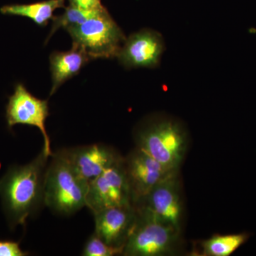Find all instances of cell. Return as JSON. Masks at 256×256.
Here are the masks:
<instances>
[{
    "instance_id": "6da1fadb",
    "label": "cell",
    "mask_w": 256,
    "mask_h": 256,
    "mask_svg": "<svg viewBox=\"0 0 256 256\" xmlns=\"http://www.w3.org/2000/svg\"><path fill=\"white\" fill-rule=\"evenodd\" d=\"M48 159L42 149L28 164L10 166L0 180V197L12 230L18 225L25 226L28 217L44 202Z\"/></svg>"
},
{
    "instance_id": "7a4b0ae2",
    "label": "cell",
    "mask_w": 256,
    "mask_h": 256,
    "mask_svg": "<svg viewBox=\"0 0 256 256\" xmlns=\"http://www.w3.org/2000/svg\"><path fill=\"white\" fill-rule=\"evenodd\" d=\"M47 165L44 203L62 215H72L86 206L89 183L78 174L65 149L53 153Z\"/></svg>"
},
{
    "instance_id": "3957f363",
    "label": "cell",
    "mask_w": 256,
    "mask_h": 256,
    "mask_svg": "<svg viewBox=\"0 0 256 256\" xmlns=\"http://www.w3.org/2000/svg\"><path fill=\"white\" fill-rule=\"evenodd\" d=\"M66 30L73 44L82 48L90 60L117 56L126 40L105 8L85 22Z\"/></svg>"
},
{
    "instance_id": "277c9868",
    "label": "cell",
    "mask_w": 256,
    "mask_h": 256,
    "mask_svg": "<svg viewBox=\"0 0 256 256\" xmlns=\"http://www.w3.org/2000/svg\"><path fill=\"white\" fill-rule=\"evenodd\" d=\"M136 142V148L172 172H178L188 146L186 133L171 120L158 121L140 130Z\"/></svg>"
},
{
    "instance_id": "5b68a950",
    "label": "cell",
    "mask_w": 256,
    "mask_h": 256,
    "mask_svg": "<svg viewBox=\"0 0 256 256\" xmlns=\"http://www.w3.org/2000/svg\"><path fill=\"white\" fill-rule=\"evenodd\" d=\"M137 220L124 245V256H161L171 254L178 232L148 210L136 208Z\"/></svg>"
},
{
    "instance_id": "8992f818",
    "label": "cell",
    "mask_w": 256,
    "mask_h": 256,
    "mask_svg": "<svg viewBox=\"0 0 256 256\" xmlns=\"http://www.w3.org/2000/svg\"><path fill=\"white\" fill-rule=\"evenodd\" d=\"M129 205L132 204L124 159L89 182L86 207L94 214L110 207Z\"/></svg>"
},
{
    "instance_id": "52a82bcc",
    "label": "cell",
    "mask_w": 256,
    "mask_h": 256,
    "mask_svg": "<svg viewBox=\"0 0 256 256\" xmlns=\"http://www.w3.org/2000/svg\"><path fill=\"white\" fill-rule=\"evenodd\" d=\"M50 116L48 100L32 95L22 84L15 86L14 94L9 98L6 106L8 126L12 129L16 124L34 126L41 131L44 138L43 150L48 158L52 156L50 136L46 131V120Z\"/></svg>"
},
{
    "instance_id": "ba28073f",
    "label": "cell",
    "mask_w": 256,
    "mask_h": 256,
    "mask_svg": "<svg viewBox=\"0 0 256 256\" xmlns=\"http://www.w3.org/2000/svg\"><path fill=\"white\" fill-rule=\"evenodd\" d=\"M124 166L134 207L144 201L158 184L172 173L178 172L170 171L138 148L124 159Z\"/></svg>"
},
{
    "instance_id": "9c48e42d",
    "label": "cell",
    "mask_w": 256,
    "mask_h": 256,
    "mask_svg": "<svg viewBox=\"0 0 256 256\" xmlns=\"http://www.w3.org/2000/svg\"><path fill=\"white\" fill-rule=\"evenodd\" d=\"M164 42L158 32L142 30L126 38L116 58L126 68H154L164 52Z\"/></svg>"
},
{
    "instance_id": "30bf717a",
    "label": "cell",
    "mask_w": 256,
    "mask_h": 256,
    "mask_svg": "<svg viewBox=\"0 0 256 256\" xmlns=\"http://www.w3.org/2000/svg\"><path fill=\"white\" fill-rule=\"evenodd\" d=\"M176 174L178 172L172 173L158 184L144 201L138 205V208L148 210L180 232L182 204Z\"/></svg>"
},
{
    "instance_id": "8fae6325",
    "label": "cell",
    "mask_w": 256,
    "mask_h": 256,
    "mask_svg": "<svg viewBox=\"0 0 256 256\" xmlns=\"http://www.w3.org/2000/svg\"><path fill=\"white\" fill-rule=\"evenodd\" d=\"M95 234L111 246L124 248L137 220L132 205L110 207L96 212Z\"/></svg>"
},
{
    "instance_id": "7c38bea8",
    "label": "cell",
    "mask_w": 256,
    "mask_h": 256,
    "mask_svg": "<svg viewBox=\"0 0 256 256\" xmlns=\"http://www.w3.org/2000/svg\"><path fill=\"white\" fill-rule=\"evenodd\" d=\"M65 150L78 174L88 183L124 160L114 150L102 144L76 146Z\"/></svg>"
},
{
    "instance_id": "4fadbf2b",
    "label": "cell",
    "mask_w": 256,
    "mask_h": 256,
    "mask_svg": "<svg viewBox=\"0 0 256 256\" xmlns=\"http://www.w3.org/2000/svg\"><path fill=\"white\" fill-rule=\"evenodd\" d=\"M90 60L87 54L74 44L72 50L67 52H53L50 58L52 80L50 96L54 94L64 82L78 75Z\"/></svg>"
},
{
    "instance_id": "5bb4252c",
    "label": "cell",
    "mask_w": 256,
    "mask_h": 256,
    "mask_svg": "<svg viewBox=\"0 0 256 256\" xmlns=\"http://www.w3.org/2000/svg\"><path fill=\"white\" fill-rule=\"evenodd\" d=\"M58 8H65V0H46L28 4L5 5L0 9L2 14L24 16L38 26H46L53 20L54 12Z\"/></svg>"
},
{
    "instance_id": "9a60e30c",
    "label": "cell",
    "mask_w": 256,
    "mask_h": 256,
    "mask_svg": "<svg viewBox=\"0 0 256 256\" xmlns=\"http://www.w3.org/2000/svg\"><path fill=\"white\" fill-rule=\"evenodd\" d=\"M250 235L247 233L215 235L202 242L204 256H229L242 246Z\"/></svg>"
},
{
    "instance_id": "2e32d148",
    "label": "cell",
    "mask_w": 256,
    "mask_h": 256,
    "mask_svg": "<svg viewBox=\"0 0 256 256\" xmlns=\"http://www.w3.org/2000/svg\"><path fill=\"white\" fill-rule=\"evenodd\" d=\"M104 6L96 10H84L80 8L74 6L73 5L69 4L68 6L65 8V11L60 16H54L53 23H52V28L48 38L46 40L48 42V40L53 36L56 32L58 31L60 28H67L72 26H77L80 24L85 22L88 18H92L94 15L97 14Z\"/></svg>"
},
{
    "instance_id": "e0dca14e",
    "label": "cell",
    "mask_w": 256,
    "mask_h": 256,
    "mask_svg": "<svg viewBox=\"0 0 256 256\" xmlns=\"http://www.w3.org/2000/svg\"><path fill=\"white\" fill-rule=\"evenodd\" d=\"M122 252L124 248L109 246L94 233L86 242L82 256H112L118 255Z\"/></svg>"
},
{
    "instance_id": "ac0fdd59",
    "label": "cell",
    "mask_w": 256,
    "mask_h": 256,
    "mask_svg": "<svg viewBox=\"0 0 256 256\" xmlns=\"http://www.w3.org/2000/svg\"><path fill=\"white\" fill-rule=\"evenodd\" d=\"M28 252H24L20 242L13 240H0V256H26Z\"/></svg>"
},
{
    "instance_id": "d6986e66",
    "label": "cell",
    "mask_w": 256,
    "mask_h": 256,
    "mask_svg": "<svg viewBox=\"0 0 256 256\" xmlns=\"http://www.w3.org/2000/svg\"><path fill=\"white\" fill-rule=\"evenodd\" d=\"M70 5L84 10H96L102 8L101 0H68Z\"/></svg>"
}]
</instances>
